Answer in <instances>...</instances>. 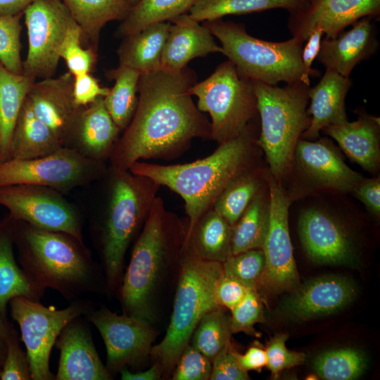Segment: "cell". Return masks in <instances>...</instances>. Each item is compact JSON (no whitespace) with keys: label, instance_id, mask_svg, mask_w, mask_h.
I'll return each instance as SVG.
<instances>
[{"label":"cell","instance_id":"cell-31","mask_svg":"<svg viewBox=\"0 0 380 380\" xmlns=\"http://www.w3.org/2000/svg\"><path fill=\"white\" fill-rule=\"evenodd\" d=\"M82 33L85 42L97 51L101 31L109 22L122 20L131 6L125 0H61Z\"/></svg>","mask_w":380,"mask_h":380},{"label":"cell","instance_id":"cell-56","mask_svg":"<svg viewBox=\"0 0 380 380\" xmlns=\"http://www.w3.org/2000/svg\"><path fill=\"white\" fill-rule=\"evenodd\" d=\"M127 1L131 6H133L136 4H137L140 0H125Z\"/></svg>","mask_w":380,"mask_h":380},{"label":"cell","instance_id":"cell-7","mask_svg":"<svg viewBox=\"0 0 380 380\" xmlns=\"http://www.w3.org/2000/svg\"><path fill=\"white\" fill-rule=\"evenodd\" d=\"M257 98L260 132L257 143L265 154L269 172L278 181L286 179L296 147L308 128L310 85L297 82L284 87L252 80Z\"/></svg>","mask_w":380,"mask_h":380},{"label":"cell","instance_id":"cell-33","mask_svg":"<svg viewBox=\"0 0 380 380\" xmlns=\"http://www.w3.org/2000/svg\"><path fill=\"white\" fill-rule=\"evenodd\" d=\"M270 205L267 186L251 201L232 226V253L262 249L270 225Z\"/></svg>","mask_w":380,"mask_h":380},{"label":"cell","instance_id":"cell-13","mask_svg":"<svg viewBox=\"0 0 380 380\" xmlns=\"http://www.w3.org/2000/svg\"><path fill=\"white\" fill-rule=\"evenodd\" d=\"M23 15L28 39L23 74L34 81L53 77L63 42L77 23L61 0H36Z\"/></svg>","mask_w":380,"mask_h":380},{"label":"cell","instance_id":"cell-2","mask_svg":"<svg viewBox=\"0 0 380 380\" xmlns=\"http://www.w3.org/2000/svg\"><path fill=\"white\" fill-rule=\"evenodd\" d=\"M254 121L238 136L218 144L215 151L204 158L175 165L137 161L129 170L151 179L182 198L188 217L187 236L233 181L260 165L261 149L257 143Z\"/></svg>","mask_w":380,"mask_h":380},{"label":"cell","instance_id":"cell-20","mask_svg":"<svg viewBox=\"0 0 380 380\" xmlns=\"http://www.w3.org/2000/svg\"><path fill=\"white\" fill-rule=\"evenodd\" d=\"M82 317L70 322L56 339L60 357L55 380L113 379L96 349L87 320Z\"/></svg>","mask_w":380,"mask_h":380},{"label":"cell","instance_id":"cell-44","mask_svg":"<svg viewBox=\"0 0 380 380\" xmlns=\"http://www.w3.org/2000/svg\"><path fill=\"white\" fill-rule=\"evenodd\" d=\"M230 326L232 334L243 332L258 336L253 326L264 322L265 317L261 298L255 289H248L242 300L232 310Z\"/></svg>","mask_w":380,"mask_h":380},{"label":"cell","instance_id":"cell-17","mask_svg":"<svg viewBox=\"0 0 380 380\" xmlns=\"http://www.w3.org/2000/svg\"><path fill=\"white\" fill-rule=\"evenodd\" d=\"M300 239L309 258L319 264H351L355 248L344 223L326 208H308L298 222Z\"/></svg>","mask_w":380,"mask_h":380},{"label":"cell","instance_id":"cell-47","mask_svg":"<svg viewBox=\"0 0 380 380\" xmlns=\"http://www.w3.org/2000/svg\"><path fill=\"white\" fill-rule=\"evenodd\" d=\"M210 380H247L248 372L240 365L230 343L212 361Z\"/></svg>","mask_w":380,"mask_h":380},{"label":"cell","instance_id":"cell-8","mask_svg":"<svg viewBox=\"0 0 380 380\" xmlns=\"http://www.w3.org/2000/svg\"><path fill=\"white\" fill-rule=\"evenodd\" d=\"M222 44V53L239 72L251 80L277 85L302 82L310 85V75L301 60L303 41L293 37L279 42L257 39L243 24L222 18L203 24Z\"/></svg>","mask_w":380,"mask_h":380},{"label":"cell","instance_id":"cell-38","mask_svg":"<svg viewBox=\"0 0 380 380\" xmlns=\"http://www.w3.org/2000/svg\"><path fill=\"white\" fill-rule=\"evenodd\" d=\"M230 317L221 308L203 315L195 329L191 346L211 362L231 343Z\"/></svg>","mask_w":380,"mask_h":380},{"label":"cell","instance_id":"cell-46","mask_svg":"<svg viewBox=\"0 0 380 380\" xmlns=\"http://www.w3.org/2000/svg\"><path fill=\"white\" fill-rule=\"evenodd\" d=\"M175 366L174 380H207L212 371V362L189 344L184 348Z\"/></svg>","mask_w":380,"mask_h":380},{"label":"cell","instance_id":"cell-25","mask_svg":"<svg viewBox=\"0 0 380 380\" xmlns=\"http://www.w3.org/2000/svg\"><path fill=\"white\" fill-rule=\"evenodd\" d=\"M120 131L107 110L103 97H99L81 110L72 148L87 158L104 162L109 159Z\"/></svg>","mask_w":380,"mask_h":380},{"label":"cell","instance_id":"cell-12","mask_svg":"<svg viewBox=\"0 0 380 380\" xmlns=\"http://www.w3.org/2000/svg\"><path fill=\"white\" fill-rule=\"evenodd\" d=\"M290 201L318 192L351 193L363 177L345 163L331 140L312 141L300 138L295 149L290 172Z\"/></svg>","mask_w":380,"mask_h":380},{"label":"cell","instance_id":"cell-22","mask_svg":"<svg viewBox=\"0 0 380 380\" xmlns=\"http://www.w3.org/2000/svg\"><path fill=\"white\" fill-rule=\"evenodd\" d=\"M371 19L361 18L350 30L322 40L317 58L327 70L348 77L356 65L374 52L377 41Z\"/></svg>","mask_w":380,"mask_h":380},{"label":"cell","instance_id":"cell-10","mask_svg":"<svg viewBox=\"0 0 380 380\" xmlns=\"http://www.w3.org/2000/svg\"><path fill=\"white\" fill-rule=\"evenodd\" d=\"M8 304L11 316L20 327L32 380H55V375L49 368V360L56 339L70 322L84 317L94 304L80 298L58 310L23 296L12 298Z\"/></svg>","mask_w":380,"mask_h":380},{"label":"cell","instance_id":"cell-19","mask_svg":"<svg viewBox=\"0 0 380 380\" xmlns=\"http://www.w3.org/2000/svg\"><path fill=\"white\" fill-rule=\"evenodd\" d=\"M380 0H315L291 13L289 28L293 37L305 42L315 29L333 38L356 21L379 15Z\"/></svg>","mask_w":380,"mask_h":380},{"label":"cell","instance_id":"cell-27","mask_svg":"<svg viewBox=\"0 0 380 380\" xmlns=\"http://www.w3.org/2000/svg\"><path fill=\"white\" fill-rule=\"evenodd\" d=\"M12 222L10 215L0 220V313L4 317L12 298L23 296L40 301L45 292L32 281L15 259Z\"/></svg>","mask_w":380,"mask_h":380},{"label":"cell","instance_id":"cell-3","mask_svg":"<svg viewBox=\"0 0 380 380\" xmlns=\"http://www.w3.org/2000/svg\"><path fill=\"white\" fill-rule=\"evenodd\" d=\"M12 230L17 260L37 286L54 290L68 302L89 293H106L101 266L84 242L13 218Z\"/></svg>","mask_w":380,"mask_h":380},{"label":"cell","instance_id":"cell-41","mask_svg":"<svg viewBox=\"0 0 380 380\" xmlns=\"http://www.w3.org/2000/svg\"><path fill=\"white\" fill-rule=\"evenodd\" d=\"M23 13L0 15V62L10 72L23 74L20 20Z\"/></svg>","mask_w":380,"mask_h":380},{"label":"cell","instance_id":"cell-54","mask_svg":"<svg viewBox=\"0 0 380 380\" xmlns=\"http://www.w3.org/2000/svg\"><path fill=\"white\" fill-rule=\"evenodd\" d=\"M36 0H0V15H15L23 11Z\"/></svg>","mask_w":380,"mask_h":380},{"label":"cell","instance_id":"cell-32","mask_svg":"<svg viewBox=\"0 0 380 380\" xmlns=\"http://www.w3.org/2000/svg\"><path fill=\"white\" fill-rule=\"evenodd\" d=\"M34 82L24 74L10 72L0 62V163L8 160L15 125Z\"/></svg>","mask_w":380,"mask_h":380},{"label":"cell","instance_id":"cell-43","mask_svg":"<svg viewBox=\"0 0 380 380\" xmlns=\"http://www.w3.org/2000/svg\"><path fill=\"white\" fill-rule=\"evenodd\" d=\"M6 355L1 367L0 380H30L32 375L26 352L18 332L10 322L6 335Z\"/></svg>","mask_w":380,"mask_h":380},{"label":"cell","instance_id":"cell-23","mask_svg":"<svg viewBox=\"0 0 380 380\" xmlns=\"http://www.w3.org/2000/svg\"><path fill=\"white\" fill-rule=\"evenodd\" d=\"M171 24L161 57L160 70L177 72L194 58L203 57L223 50L213 35L203 25L193 20L189 14L179 15Z\"/></svg>","mask_w":380,"mask_h":380},{"label":"cell","instance_id":"cell-26","mask_svg":"<svg viewBox=\"0 0 380 380\" xmlns=\"http://www.w3.org/2000/svg\"><path fill=\"white\" fill-rule=\"evenodd\" d=\"M324 131L334 139L353 162L374 175L380 167L379 118L360 113L357 120L325 127Z\"/></svg>","mask_w":380,"mask_h":380},{"label":"cell","instance_id":"cell-24","mask_svg":"<svg viewBox=\"0 0 380 380\" xmlns=\"http://www.w3.org/2000/svg\"><path fill=\"white\" fill-rule=\"evenodd\" d=\"M351 85L349 77L326 69L319 83L309 89L310 106L307 112L311 116L310 122L302 139H316L325 127L348 121L345 100Z\"/></svg>","mask_w":380,"mask_h":380},{"label":"cell","instance_id":"cell-11","mask_svg":"<svg viewBox=\"0 0 380 380\" xmlns=\"http://www.w3.org/2000/svg\"><path fill=\"white\" fill-rule=\"evenodd\" d=\"M108 170L103 161L87 158L74 148L62 147L44 156L0 163V187L30 184L66 193L103 177Z\"/></svg>","mask_w":380,"mask_h":380},{"label":"cell","instance_id":"cell-1","mask_svg":"<svg viewBox=\"0 0 380 380\" xmlns=\"http://www.w3.org/2000/svg\"><path fill=\"white\" fill-rule=\"evenodd\" d=\"M197 77L187 66L141 75L134 114L109 157L110 167L129 170L139 160H172L194 139H211V125L194 104L189 89Z\"/></svg>","mask_w":380,"mask_h":380},{"label":"cell","instance_id":"cell-55","mask_svg":"<svg viewBox=\"0 0 380 380\" xmlns=\"http://www.w3.org/2000/svg\"><path fill=\"white\" fill-rule=\"evenodd\" d=\"M7 317L3 316L0 313V367H1L6 351V335L9 324Z\"/></svg>","mask_w":380,"mask_h":380},{"label":"cell","instance_id":"cell-15","mask_svg":"<svg viewBox=\"0 0 380 380\" xmlns=\"http://www.w3.org/2000/svg\"><path fill=\"white\" fill-rule=\"evenodd\" d=\"M84 317L102 337L106 349V366L111 374L137 366L150 354L156 332L146 320L95 305Z\"/></svg>","mask_w":380,"mask_h":380},{"label":"cell","instance_id":"cell-34","mask_svg":"<svg viewBox=\"0 0 380 380\" xmlns=\"http://www.w3.org/2000/svg\"><path fill=\"white\" fill-rule=\"evenodd\" d=\"M268 169L261 165L233 181L218 196L213 208L233 226L253 198L267 186Z\"/></svg>","mask_w":380,"mask_h":380},{"label":"cell","instance_id":"cell-21","mask_svg":"<svg viewBox=\"0 0 380 380\" xmlns=\"http://www.w3.org/2000/svg\"><path fill=\"white\" fill-rule=\"evenodd\" d=\"M356 294L348 279L329 275L312 279L296 289L282 303V310L291 318L309 319L343 309Z\"/></svg>","mask_w":380,"mask_h":380},{"label":"cell","instance_id":"cell-9","mask_svg":"<svg viewBox=\"0 0 380 380\" xmlns=\"http://www.w3.org/2000/svg\"><path fill=\"white\" fill-rule=\"evenodd\" d=\"M189 92L198 98V109L209 113L211 139L217 144L238 136L258 115L252 80L241 74L230 61L194 84Z\"/></svg>","mask_w":380,"mask_h":380},{"label":"cell","instance_id":"cell-4","mask_svg":"<svg viewBox=\"0 0 380 380\" xmlns=\"http://www.w3.org/2000/svg\"><path fill=\"white\" fill-rule=\"evenodd\" d=\"M186 226L162 198H155L119 286L123 314L152 322L157 286L167 262L181 251Z\"/></svg>","mask_w":380,"mask_h":380},{"label":"cell","instance_id":"cell-16","mask_svg":"<svg viewBox=\"0 0 380 380\" xmlns=\"http://www.w3.org/2000/svg\"><path fill=\"white\" fill-rule=\"evenodd\" d=\"M270 225L262 251L265 270L262 283L280 292L296 287L299 281L289 229V209L291 201L282 183L269 172Z\"/></svg>","mask_w":380,"mask_h":380},{"label":"cell","instance_id":"cell-18","mask_svg":"<svg viewBox=\"0 0 380 380\" xmlns=\"http://www.w3.org/2000/svg\"><path fill=\"white\" fill-rule=\"evenodd\" d=\"M74 76L67 72L58 77L34 81L26 99L34 113L65 147H71L80 113L73 99ZM84 108V107H83Z\"/></svg>","mask_w":380,"mask_h":380},{"label":"cell","instance_id":"cell-29","mask_svg":"<svg viewBox=\"0 0 380 380\" xmlns=\"http://www.w3.org/2000/svg\"><path fill=\"white\" fill-rule=\"evenodd\" d=\"M62 147L65 146L37 118L25 99L12 134L8 160L38 158Z\"/></svg>","mask_w":380,"mask_h":380},{"label":"cell","instance_id":"cell-48","mask_svg":"<svg viewBox=\"0 0 380 380\" xmlns=\"http://www.w3.org/2000/svg\"><path fill=\"white\" fill-rule=\"evenodd\" d=\"M109 89L101 87L98 81L89 73L74 77L72 94L74 102L79 108L88 106L99 97L106 96Z\"/></svg>","mask_w":380,"mask_h":380},{"label":"cell","instance_id":"cell-45","mask_svg":"<svg viewBox=\"0 0 380 380\" xmlns=\"http://www.w3.org/2000/svg\"><path fill=\"white\" fill-rule=\"evenodd\" d=\"M288 334L279 333L272 337L265 348L267 367L272 376L277 379L280 372L303 364L305 354L301 352L289 350L286 346Z\"/></svg>","mask_w":380,"mask_h":380},{"label":"cell","instance_id":"cell-57","mask_svg":"<svg viewBox=\"0 0 380 380\" xmlns=\"http://www.w3.org/2000/svg\"><path fill=\"white\" fill-rule=\"evenodd\" d=\"M312 1H315V0H309V2Z\"/></svg>","mask_w":380,"mask_h":380},{"label":"cell","instance_id":"cell-37","mask_svg":"<svg viewBox=\"0 0 380 380\" xmlns=\"http://www.w3.org/2000/svg\"><path fill=\"white\" fill-rule=\"evenodd\" d=\"M197 0H140L122 20L118 35L126 37L146 27L188 13Z\"/></svg>","mask_w":380,"mask_h":380},{"label":"cell","instance_id":"cell-42","mask_svg":"<svg viewBox=\"0 0 380 380\" xmlns=\"http://www.w3.org/2000/svg\"><path fill=\"white\" fill-rule=\"evenodd\" d=\"M81 30L77 24L68 32L61 48L60 57L63 58L74 77L89 73L96 61V51L82 45Z\"/></svg>","mask_w":380,"mask_h":380},{"label":"cell","instance_id":"cell-58","mask_svg":"<svg viewBox=\"0 0 380 380\" xmlns=\"http://www.w3.org/2000/svg\"><path fill=\"white\" fill-rule=\"evenodd\" d=\"M0 371H1V367H0Z\"/></svg>","mask_w":380,"mask_h":380},{"label":"cell","instance_id":"cell-40","mask_svg":"<svg viewBox=\"0 0 380 380\" xmlns=\"http://www.w3.org/2000/svg\"><path fill=\"white\" fill-rule=\"evenodd\" d=\"M222 266L224 274L236 277L248 289L258 290L265 270L264 252L262 249H251L232 255Z\"/></svg>","mask_w":380,"mask_h":380},{"label":"cell","instance_id":"cell-50","mask_svg":"<svg viewBox=\"0 0 380 380\" xmlns=\"http://www.w3.org/2000/svg\"><path fill=\"white\" fill-rule=\"evenodd\" d=\"M375 216L380 215V177L362 178L351 193Z\"/></svg>","mask_w":380,"mask_h":380},{"label":"cell","instance_id":"cell-36","mask_svg":"<svg viewBox=\"0 0 380 380\" xmlns=\"http://www.w3.org/2000/svg\"><path fill=\"white\" fill-rule=\"evenodd\" d=\"M140 75L137 70L120 65L109 72L108 76L115 80V84L103 97V101L112 119L121 131L128 126L134 114Z\"/></svg>","mask_w":380,"mask_h":380},{"label":"cell","instance_id":"cell-6","mask_svg":"<svg viewBox=\"0 0 380 380\" xmlns=\"http://www.w3.org/2000/svg\"><path fill=\"white\" fill-rule=\"evenodd\" d=\"M180 256L181 271L170 324L163 339L150 353L165 371L175 366L203 315L221 308L216 289L224 272L222 263L198 257L184 243Z\"/></svg>","mask_w":380,"mask_h":380},{"label":"cell","instance_id":"cell-5","mask_svg":"<svg viewBox=\"0 0 380 380\" xmlns=\"http://www.w3.org/2000/svg\"><path fill=\"white\" fill-rule=\"evenodd\" d=\"M106 208L96 225V243L106 293L120 286L126 252L140 232L160 187L151 179L110 167Z\"/></svg>","mask_w":380,"mask_h":380},{"label":"cell","instance_id":"cell-53","mask_svg":"<svg viewBox=\"0 0 380 380\" xmlns=\"http://www.w3.org/2000/svg\"><path fill=\"white\" fill-rule=\"evenodd\" d=\"M162 371L159 363L156 362L151 368L143 372H132L125 368L120 373L122 380H157L160 378Z\"/></svg>","mask_w":380,"mask_h":380},{"label":"cell","instance_id":"cell-39","mask_svg":"<svg viewBox=\"0 0 380 380\" xmlns=\"http://www.w3.org/2000/svg\"><path fill=\"white\" fill-rule=\"evenodd\" d=\"M313 366L322 379L353 380L365 370L367 360L360 350L341 348L320 354L315 358Z\"/></svg>","mask_w":380,"mask_h":380},{"label":"cell","instance_id":"cell-49","mask_svg":"<svg viewBox=\"0 0 380 380\" xmlns=\"http://www.w3.org/2000/svg\"><path fill=\"white\" fill-rule=\"evenodd\" d=\"M246 288L236 277L223 272L216 289V298L220 306H224L232 310L243 298Z\"/></svg>","mask_w":380,"mask_h":380},{"label":"cell","instance_id":"cell-14","mask_svg":"<svg viewBox=\"0 0 380 380\" xmlns=\"http://www.w3.org/2000/svg\"><path fill=\"white\" fill-rule=\"evenodd\" d=\"M61 192L46 186L16 184L0 187V205L12 218L35 227L68 234L84 242L80 215Z\"/></svg>","mask_w":380,"mask_h":380},{"label":"cell","instance_id":"cell-51","mask_svg":"<svg viewBox=\"0 0 380 380\" xmlns=\"http://www.w3.org/2000/svg\"><path fill=\"white\" fill-rule=\"evenodd\" d=\"M323 34L324 32L322 29L314 30L306 39L307 42L305 46L302 48V63L311 77H317L319 75L317 70L312 68V64L319 52Z\"/></svg>","mask_w":380,"mask_h":380},{"label":"cell","instance_id":"cell-52","mask_svg":"<svg viewBox=\"0 0 380 380\" xmlns=\"http://www.w3.org/2000/svg\"><path fill=\"white\" fill-rule=\"evenodd\" d=\"M235 355L241 367L246 372L260 370L267 365V354L265 349L258 346H251L244 354L235 350Z\"/></svg>","mask_w":380,"mask_h":380},{"label":"cell","instance_id":"cell-28","mask_svg":"<svg viewBox=\"0 0 380 380\" xmlns=\"http://www.w3.org/2000/svg\"><path fill=\"white\" fill-rule=\"evenodd\" d=\"M171 23L150 25L124 37L118 49L119 65L134 69L141 75L160 70L161 57Z\"/></svg>","mask_w":380,"mask_h":380},{"label":"cell","instance_id":"cell-30","mask_svg":"<svg viewBox=\"0 0 380 380\" xmlns=\"http://www.w3.org/2000/svg\"><path fill=\"white\" fill-rule=\"evenodd\" d=\"M232 226L213 208L197 221L184 245L198 257L223 263L232 253Z\"/></svg>","mask_w":380,"mask_h":380},{"label":"cell","instance_id":"cell-35","mask_svg":"<svg viewBox=\"0 0 380 380\" xmlns=\"http://www.w3.org/2000/svg\"><path fill=\"white\" fill-rule=\"evenodd\" d=\"M308 3L309 0H197L189 11V15L199 23L227 15L248 14L274 8H284L292 13Z\"/></svg>","mask_w":380,"mask_h":380}]
</instances>
